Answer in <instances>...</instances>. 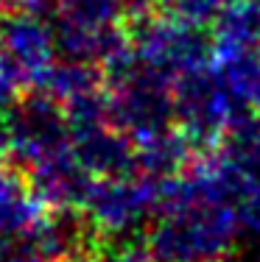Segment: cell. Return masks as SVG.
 I'll list each match as a JSON object with an SVG mask.
<instances>
[{"instance_id": "obj_16", "label": "cell", "mask_w": 260, "mask_h": 262, "mask_svg": "<svg viewBox=\"0 0 260 262\" xmlns=\"http://www.w3.org/2000/svg\"><path fill=\"white\" fill-rule=\"evenodd\" d=\"M213 262H232L230 257H221V259H213Z\"/></svg>"}, {"instance_id": "obj_2", "label": "cell", "mask_w": 260, "mask_h": 262, "mask_svg": "<svg viewBox=\"0 0 260 262\" xmlns=\"http://www.w3.org/2000/svg\"><path fill=\"white\" fill-rule=\"evenodd\" d=\"M126 31L140 59L171 81L215 59L213 28L176 20L163 11H148L137 20L126 23Z\"/></svg>"}, {"instance_id": "obj_9", "label": "cell", "mask_w": 260, "mask_h": 262, "mask_svg": "<svg viewBox=\"0 0 260 262\" xmlns=\"http://www.w3.org/2000/svg\"><path fill=\"white\" fill-rule=\"evenodd\" d=\"M196 157L199 151L193 148V142L179 128H171L137 145V176H146L151 182H165V179L185 173Z\"/></svg>"}, {"instance_id": "obj_13", "label": "cell", "mask_w": 260, "mask_h": 262, "mask_svg": "<svg viewBox=\"0 0 260 262\" xmlns=\"http://www.w3.org/2000/svg\"><path fill=\"white\" fill-rule=\"evenodd\" d=\"M3 9H17V11H28V14H39L51 20L59 9V0H3Z\"/></svg>"}, {"instance_id": "obj_4", "label": "cell", "mask_w": 260, "mask_h": 262, "mask_svg": "<svg viewBox=\"0 0 260 262\" xmlns=\"http://www.w3.org/2000/svg\"><path fill=\"white\" fill-rule=\"evenodd\" d=\"M173 115L176 128L193 142L199 154L215 151L224 142L241 109L227 92L215 64L196 67L173 81Z\"/></svg>"}, {"instance_id": "obj_12", "label": "cell", "mask_w": 260, "mask_h": 262, "mask_svg": "<svg viewBox=\"0 0 260 262\" xmlns=\"http://www.w3.org/2000/svg\"><path fill=\"white\" fill-rule=\"evenodd\" d=\"M230 0H157V11L185 23H196V26L213 28L218 14L227 9Z\"/></svg>"}, {"instance_id": "obj_5", "label": "cell", "mask_w": 260, "mask_h": 262, "mask_svg": "<svg viewBox=\"0 0 260 262\" xmlns=\"http://www.w3.org/2000/svg\"><path fill=\"white\" fill-rule=\"evenodd\" d=\"M59 59L56 34L48 17L0 9V86L11 95L39 90Z\"/></svg>"}, {"instance_id": "obj_14", "label": "cell", "mask_w": 260, "mask_h": 262, "mask_svg": "<svg viewBox=\"0 0 260 262\" xmlns=\"http://www.w3.org/2000/svg\"><path fill=\"white\" fill-rule=\"evenodd\" d=\"M0 262H48V259L36 257L23 243H6V246H0Z\"/></svg>"}, {"instance_id": "obj_6", "label": "cell", "mask_w": 260, "mask_h": 262, "mask_svg": "<svg viewBox=\"0 0 260 262\" xmlns=\"http://www.w3.org/2000/svg\"><path fill=\"white\" fill-rule=\"evenodd\" d=\"M23 173H26L34 195L48 209H82L87 192L95 182L90 170L76 159L70 145L42 157L39 162L28 165Z\"/></svg>"}, {"instance_id": "obj_17", "label": "cell", "mask_w": 260, "mask_h": 262, "mask_svg": "<svg viewBox=\"0 0 260 262\" xmlns=\"http://www.w3.org/2000/svg\"><path fill=\"white\" fill-rule=\"evenodd\" d=\"M252 3H260V0H252Z\"/></svg>"}, {"instance_id": "obj_7", "label": "cell", "mask_w": 260, "mask_h": 262, "mask_svg": "<svg viewBox=\"0 0 260 262\" xmlns=\"http://www.w3.org/2000/svg\"><path fill=\"white\" fill-rule=\"evenodd\" d=\"M70 148L92 179L137 176V145L112 123L70 131Z\"/></svg>"}, {"instance_id": "obj_10", "label": "cell", "mask_w": 260, "mask_h": 262, "mask_svg": "<svg viewBox=\"0 0 260 262\" xmlns=\"http://www.w3.org/2000/svg\"><path fill=\"white\" fill-rule=\"evenodd\" d=\"M213 64L235 106L260 115V53L246 48H215Z\"/></svg>"}, {"instance_id": "obj_8", "label": "cell", "mask_w": 260, "mask_h": 262, "mask_svg": "<svg viewBox=\"0 0 260 262\" xmlns=\"http://www.w3.org/2000/svg\"><path fill=\"white\" fill-rule=\"evenodd\" d=\"M48 207L34 195L20 167L0 162V246L20 243Z\"/></svg>"}, {"instance_id": "obj_11", "label": "cell", "mask_w": 260, "mask_h": 262, "mask_svg": "<svg viewBox=\"0 0 260 262\" xmlns=\"http://www.w3.org/2000/svg\"><path fill=\"white\" fill-rule=\"evenodd\" d=\"M101 86H104V73L98 64L59 56V59L53 61V67L45 73L39 90L48 92L53 101H59L65 106L67 101H73V98L95 92V90H101Z\"/></svg>"}, {"instance_id": "obj_1", "label": "cell", "mask_w": 260, "mask_h": 262, "mask_svg": "<svg viewBox=\"0 0 260 262\" xmlns=\"http://www.w3.org/2000/svg\"><path fill=\"white\" fill-rule=\"evenodd\" d=\"M67 145L70 126L65 109L48 92H23L0 112V162L26 170L28 165Z\"/></svg>"}, {"instance_id": "obj_3", "label": "cell", "mask_w": 260, "mask_h": 262, "mask_svg": "<svg viewBox=\"0 0 260 262\" xmlns=\"http://www.w3.org/2000/svg\"><path fill=\"white\" fill-rule=\"evenodd\" d=\"M159 182L146 176L95 179L84 201V217L104 243H140L157 217Z\"/></svg>"}, {"instance_id": "obj_15", "label": "cell", "mask_w": 260, "mask_h": 262, "mask_svg": "<svg viewBox=\"0 0 260 262\" xmlns=\"http://www.w3.org/2000/svg\"><path fill=\"white\" fill-rule=\"evenodd\" d=\"M14 98H17V95H11L9 90H3V86H0V112H3V109H6V106H9L11 101H14Z\"/></svg>"}]
</instances>
